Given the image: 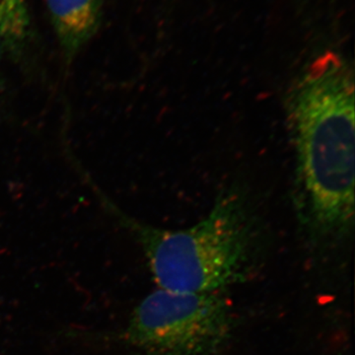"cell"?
<instances>
[{"mask_svg": "<svg viewBox=\"0 0 355 355\" xmlns=\"http://www.w3.org/2000/svg\"><path fill=\"white\" fill-rule=\"evenodd\" d=\"M296 156L299 212L311 239L329 245L354 221V73L335 53L294 81L286 101Z\"/></svg>", "mask_w": 355, "mask_h": 355, "instance_id": "obj_1", "label": "cell"}, {"mask_svg": "<svg viewBox=\"0 0 355 355\" xmlns=\"http://www.w3.org/2000/svg\"><path fill=\"white\" fill-rule=\"evenodd\" d=\"M0 51H1V42H0ZM0 58H1V53H0Z\"/></svg>", "mask_w": 355, "mask_h": 355, "instance_id": "obj_6", "label": "cell"}, {"mask_svg": "<svg viewBox=\"0 0 355 355\" xmlns=\"http://www.w3.org/2000/svg\"><path fill=\"white\" fill-rule=\"evenodd\" d=\"M30 36L27 0H0V42L13 55L23 50Z\"/></svg>", "mask_w": 355, "mask_h": 355, "instance_id": "obj_5", "label": "cell"}, {"mask_svg": "<svg viewBox=\"0 0 355 355\" xmlns=\"http://www.w3.org/2000/svg\"><path fill=\"white\" fill-rule=\"evenodd\" d=\"M105 0H46L51 24L64 58L71 62L95 36Z\"/></svg>", "mask_w": 355, "mask_h": 355, "instance_id": "obj_4", "label": "cell"}, {"mask_svg": "<svg viewBox=\"0 0 355 355\" xmlns=\"http://www.w3.org/2000/svg\"><path fill=\"white\" fill-rule=\"evenodd\" d=\"M103 207L137 239L158 288L184 293H221L257 270L260 238L247 198L222 191L205 218L181 230L154 227L123 212L91 179Z\"/></svg>", "mask_w": 355, "mask_h": 355, "instance_id": "obj_2", "label": "cell"}, {"mask_svg": "<svg viewBox=\"0 0 355 355\" xmlns=\"http://www.w3.org/2000/svg\"><path fill=\"white\" fill-rule=\"evenodd\" d=\"M234 324L232 307L221 293L158 288L133 311L125 338L146 355H216Z\"/></svg>", "mask_w": 355, "mask_h": 355, "instance_id": "obj_3", "label": "cell"}]
</instances>
